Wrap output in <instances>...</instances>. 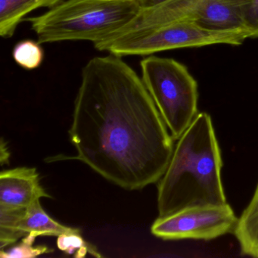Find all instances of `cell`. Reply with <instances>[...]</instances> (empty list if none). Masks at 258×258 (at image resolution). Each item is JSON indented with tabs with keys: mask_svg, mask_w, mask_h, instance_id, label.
Wrapping results in <instances>:
<instances>
[{
	"mask_svg": "<svg viewBox=\"0 0 258 258\" xmlns=\"http://www.w3.org/2000/svg\"><path fill=\"white\" fill-rule=\"evenodd\" d=\"M176 22H191L211 31L250 34L241 19L240 0H169L158 7L140 10L135 19L117 33Z\"/></svg>",
	"mask_w": 258,
	"mask_h": 258,
	"instance_id": "cell-6",
	"label": "cell"
},
{
	"mask_svg": "<svg viewBox=\"0 0 258 258\" xmlns=\"http://www.w3.org/2000/svg\"><path fill=\"white\" fill-rule=\"evenodd\" d=\"M136 1L140 6L141 10H147V9L153 8V7L161 5L169 0H136Z\"/></svg>",
	"mask_w": 258,
	"mask_h": 258,
	"instance_id": "cell-17",
	"label": "cell"
},
{
	"mask_svg": "<svg viewBox=\"0 0 258 258\" xmlns=\"http://www.w3.org/2000/svg\"><path fill=\"white\" fill-rule=\"evenodd\" d=\"M69 137L73 159L130 191L158 182L174 150L142 78L112 54L83 68Z\"/></svg>",
	"mask_w": 258,
	"mask_h": 258,
	"instance_id": "cell-1",
	"label": "cell"
},
{
	"mask_svg": "<svg viewBox=\"0 0 258 258\" xmlns=\"http://www.w3.org/2000/svg\"><path fill=\"white\" fill-rule=\"evenodd\" d=\"M242 254L258 258V184L234 229Z\"/></svg>",
	"mask_w": 258,
	"mask_h": 258,
	"instance_id": "cell-11",
	"label": "cell"
},
{
	"mask_svg": "<svg viewBox=\"0 0 258 258\" xmlns=\"http://www.w3.org/2000/svg\"><path fill=\"white\" fill-rule=\"evenodd\" d=\"M36 238L37 237L35 235L28 234L23 237L20 244L11 247L9 250H1L0 256L1 258H33L52 251V249H49L46 245L34 247L33 244L35 241Z\"/></svg>",
	"mask_w": 258,
	"mask_h": 258,
	"instance_id": "cell-15",
	"label": "cell"
},
{
	"mask_svg": "<svg viewBox=\"0 0 258 258\" xmlns=\"http://www.w3.org/2000/svg\"><path fill=\"white\" fill-rule=\"evenodd\" d=\"M10 154L9 152L8 149L7 147V144L4 142V139L1 140V147H0V161L1 164H8L9 158Z\"/></svg>",
	"mask_w": 258,
	"mask_h": 258,
	"instance_id": "cell-18",
	"label": "cell"
},
{
	"mask_svg": "<svg viewBox=\"0 0 258 258\" xmlns=\"http://www.w3.org/2000/svg\"><path fill=\"white\" fill-rule=\"evenodd\" d=\"M17 229L23 237L28 234L38 236H59L69 232H80L78 229L64 226L51 218L42 208L40 200L28 207Z\"/></svg>",
	"mask_w": 258,
	"mask_h": 258,
	"instance_id": "cell-10",
	"label": "cell"
},
{
	"mask_svg": "<svg viewBox=\"0 0 258 258\" xmlns=\"http://www.w3.org/2000/svg\"><path fill=\"white\" fill-rule=\"evenodd\" d=\"M142 80L173 140L198 114V84L185 66L173 58L150 56L140 62Z\"/></svg>",
	"mask_w": 258,
	"mask_h": 258,
	"instance_id": "cell-4",
	"label": "cell"
},
{
	"mask_svg": "<svg viewBox=\"0 0 258 258\" xmlns=\"http://www.w3.org/2000/svg\"><path fill=\"white\" fill-rule=\"evenodd\" d=\"M251 38L247 32L205 29L188 22H176L153 28L117 33L94 44L99 52L123 57L150 55L156 52L210 45H241Z\"/></svg>",
	"mask_w": 258,
	"mask_h": 258,
	"instance_id": "cell-5",
	"label": "cell"
},
{
	"mask_svg": "<svg viewBox=\"0 0 258 258\" xmlns=\"http://www.w3.org/2000/svg\"><path fill=\"white\" fill-rule=\"evenodd\" d=\"M238 218L229 204L187 207L159 217L151 232L164 240H209L233 232Z\"/></svg>",
	"mask_w": 258,
	"mask_h": 258,
	"instance_id": "cell-7",
	"label": "cell"
},
{
	"mask_svg": "<svg viewBox=\"0 0 258 258\" xmlns=\"http://www.w3.org/2000/svg\"><path fill=\"white\" fill-rule=\"evenodd\" d=\"M221 151L211 116L199 113L178 140L165 173L158 181L159 217L187 207L226 202Z\"/></svg>",
	"mask_w": 258,
	"mask_h": 258,
	"instance_id": "cell-2",
	"label": "cell"
},
{
	"mask_svg": "<svg viewBox=\"0 0 258 258\" xmlns=\"http://www.w3.org/2000/svg\"><path fill=\"white\" fill-rule=\"evenodd\" d=\"M241 19L252 38L258 37V0H240Z\"/></svg>",
	"mask_w": 258,
	"mask_h": 258,
	"instance_id": "cell-16",
	"label": "cell"
},
{
	"mask_svg": "<svg viewBox=\"0 0 258 258\" xmlns=\"http://www.w3.org/2000/svg\"><path fill=\"white\" fill-rule=\"evenodd\" d=\"M57 246L64 253L74 254L77 258L84 257L88 253L96 257L102 256L94 245L81 237V232H69L59 235L57 239Z\"/></svg>",
	"mask_w": 258,
	"mask_h": 258,
	"instance_id": "cell-14",
	"label": "cell"
},
{
	"mask_svg": "<svg viewBox=\"0 0 258 258\" xmlns=\"http://www.w3.org/2000/svg\"><path fill=\"white\" fill-rule=\"evenodd\" d=\"M42 198H49L34 167H16L0 173V206L27 208Z\"/></svg>",
	"mask_w": 258,
	"mask_h": 258,
	"instance_id": "cell-8",
	"label": "cell"
},
{
	"mask_svg": "<svg viewBox=\"0 0 258 258\" xmlns=\"http://www.w3.org/2000/svg\"><path fill=\"white\" fill-rule=\"evenodd\" d=\"M64 0H0V36L10 38L26 16L34 10L52 9Z\"/></svg>",
	"mask_w": 258,
	"mask_h": 258,
	"instance_id": "cell-9",
	"label": "cell"
},
{
	"mask_svg": "<svg viewBox=\"0 0 258 258\" xmlns=\"http://www.w3.org/2000/svg\"><path fill=\"white\" fill-rule=\"evenodd\" d=\"M27 208H10L0 206V247L1 248L16 243L23 235L17 226L24 217Z\"/></svg>",
	"mask_w": 258,
	"mask_h": 258,
	"instance_id": "cell-12",
	"label": "cell"
},
{
	"mask_svg": "<svg viewBox=\"0 0 258 258\" xmlns=\"http://www.w3.org/2000/svg\"><path fill=\"white\" fill-rule=\"evenodd\" d=\"M13 56L18 66L25 70L38 69L44 59V51L38 41L25 40L15 46Z\"/></svg>",
	"mask_w": 258,
	"mask_h": 258,
	"instance_id": "cell-13",
	"label": "cell"
},
{
	"mask_svg": "<svg viewBox=\"0 0 258 258\" xmlns=\"http://www.w3.org/2000/svg\"><path fill=\"white\" fill-rule=\"evenodd\" d=\"M140 10L136 0H64L25 21L40 44L72 40L96 44L121 31Z\"/></svg>",
	"mask_w": 258,
	"mask_h": 258,
	"instance_id": "cell-3",
	"label": "cell"
}]
</instances>
